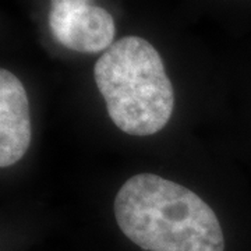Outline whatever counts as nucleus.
I'll return each mask as SVG.
<instances>
[{
  "label": "nucleus",
  "mask_w": 251,
  "mask_h": 251,
  "mask_svg": "<svg viewBox=\"0 0 251 251\" xmlns=\"http://www.w3.org/2000/svg\"><path fill=\"white\" fill-rule=\"evenodd\" d=\"M115 218L145 251H225L212 208L194 191L152 173L135 175L120 187Z\"/></svg>",
  "instance_id": "1"
},
{
  "label": "nucleus",
  "mask_w": 251,
  "mask_h": 251,
  "mask_svg": "<svg viewBox=\"0 0 251 251\" xmlns=\"http://www.w3.org/2000/svg\"><path fill=\"white\" fill-rule=\"evenodd\" d=\"M94 77L109 117L126 134L152 135L171 120L173 85L161 54L144 38L115 42L95 63Z\"/></svg>",
  "instance_id": "2"
},
{
  "label": "nucleus",
  "mask_w": 251,
  "mask_h": 251,
  "mask_svg": "<svg viewBox=\"0 0 251 251\" xmlns=\"http://www.w3.org/2000/svg\"><path fill=\"white\" fill-rule=\"evenodd\" d=\"M48 21L54 39L74 52L98 53L113 45L115 20L91 0H50Z\"/></svg>",
  "instance_id": "3"
},
{
  "label": "nucleus",
  "mask_w": 251,
  "mask_h": 251,
  "mask_svg": "<svg viewBox=\"0 0 251 251\" xmlns=\"http://www.w3.org/2000/svg\"><path fill=\"white\" fill-rule=\"evenodd\" d=\"M31 144L29 103L23 82L9 70H0V166L17 163Z\"/></svg>",
  "instance_id": "4"
}]
</instances>
